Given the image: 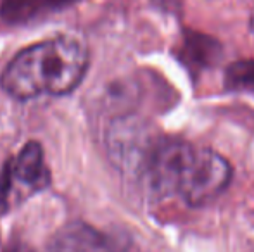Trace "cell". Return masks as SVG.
Returning a JSON list of instances; mask_svg holds the SVG:
<instances>
[{"mask_svg":"<svg viewBox=\"0 0 254 252\" xmlns=\"http://www.w3.org/2000/svg\"><path fill=\"white\" fill-rule=\"evenodd\" d=\"M88 49L73 37H56L23 49L3 69L0 87L17 101L66 95L88 69Z\"/></svg>","mask_w":254,"mask_h":252,"instance_id":"6da1fadb","label":"cell"},{"mask_svg":"<svg viewBox=\"0 0 254 252\" xmlns=\"http://www.w3.org/2000/svg\"><path fill=\"white\" fill-rule=\"evenodd\" d=\"M51 185V171L45 164L44 149L31 140L9 159L0 173V211H9L28 195Z\"/></svg>","mask_w":254,"mask_h":252,"instance_id":"7a4b0ae2","label":"cell"},{"mask_svg":"<svg viewBox=\"0 0 254 252\" xmlns=\"http://www.w3.org/2000/svg\"><path fill=\"white\" fill-rule=\"evenodd\" d=\"M197 149L177 138H161L154 145L142 173L149 190L156 197L180 194L187 175L194 164Z\"/></svg>","mask_w":254,"mask_h":252,"instance_id":"3957f363","label":"cell"},{"mask_svg":"<svg viewBox=\"0 0 254 252\" xmlns=\"http://www.w3.org/2000/svg\"><path fill=\"white\" fill-rule=\"evenodd\" d=\"M157 144L151 126L138 118H120L107 133V147L114 164L128 175L142 176L154 145Z\"/></svg>","mask_w":254,"mask_h":252,"instance_id":"277c9868","label":"cell"},{"mask_svg":"<svg viewBox=\"0 0 254 252\" xmlns=\"http://www.w3.org/2000/svg\"><path fill=\"white\" fill-rule=\"evenodd\" d=\"M232 180V166L218 152L197 151L180 195L192 207H202L216 201Z\"/></svg>","mask_w":254,"mask_h":252,"instance_id":"5b68a950","label":"cell"},{"mask_svg":"<svg viewBox=\"0 0 254 252\" xmlns=\"http://www.w3.org/2000/svg\"><path fill=\"white\" fill-rule=\"evenodd\" d=\"M49 252H125V246L85 223H71L52 237Z\"/></svg>","mask_w":254,"mask_h":252,"instance_id":"8992f818","label":"cell"},{"mask_svg":"<svg viewBox=\"0 0 254 252\" xmlns=\"http://www.w3.org/2000/svg\"><path fill=\"white\" fill-rule=\"evenodd\" d=\"M74 2L76 0H2L0 16L12 24L31 23Z\"/></svg>","mask_w":254,"mask_h":252,"instance_id":"52a82bcc","label":"cell"},{"mask_svg":"<svg viewBox=\"0 0 254 252\" xmlns=\"http://www.w3.org/2000/svg\"><path fill=\"white\" fill-rule=\"evenodd\" d=\"M223 49L214 38L202 33L187 31L182 44V59L192 69H206L220 61Z\"/></svg>","mask_w":254,"mask_h":252,"instance_id":"ba28073f","label":"cell"},{"mask_svg":"<svg viewBox=\"0 0 254 252\" xmlns=\"http://www.w3.org/2000/svg\"><path fill=\"white\" fill-rule=\"evenodd\" d=\"M225 88L254 94V59L235 61L225 69Z\"/></svg>","mask_w":254,"mask_h":252,"instance_id":"9c48e42d","label":"cell"},{"mask_svg":"<svg viewBox=\"0 0 254 252\" xmlns=\"http://www.w3.org/2000/svg\"><path fill=\"white\" fill-rule=\"evenodd\" d=\"M5 252H33V251L28 249L26 246H21V244H14V246H10Z\"/></svg>","mask_w":254,"mask_h":252,"instance_id":"30bf717a","label":"cell"}]
</instances>
